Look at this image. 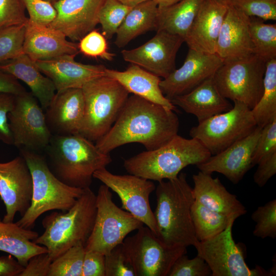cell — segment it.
Returning a JSON list of instances; mask_svg holds the SVG:
<instances>
[{
	"mask_svg": "<svg viewBox=\"0 0 276 276\" xmlns=\"http://www.w3.org/2000/svg\"><path fill=\"white\" fill-rule=\"evenodd\" d=\"M179 127L174 110L133 95L128 97L113 125L95 145L106 154L131 143L152 150L177 135Z\"/></svg>",
	"mask_w": 276,
	"mask_h": 276,
	"instance_id": "obj_1",
	"label": "cell"
},
{
	"mask_svg": "<svg viewBox=\"0 0 276 276\" xmlns=\"http://www.w3.org/2000/svg\"><path fill=\"white\" fill-rule=\"evenodd\" d=\"M7 117L13 145L33 151L47 147L53 134L42 107L31 93L15 96Z\"/></svg>",
	"mask_w": 276,
	"mask_h": 276,
	"instance_id": "obj_12",
	"label": "cell"
},
{
	"mask_svg": "<svg viewBox=\"0 0 276 276\" xmlns=\"http://www.w3.org/2000/svg\"><path fill=\"white\" fill-rule=\"evenodd\" d=\"M122 245L136 276H168L176 259L187 253V247L166 245L144 225Z\"/></svg>",
	"mask_w": 276,
	"mask_h": 276,
	"instance_id": "obj_11",
	"label": "cell"
},
{
	"mask_svg": "<svg viewBox=\"0 0 276 276\" xmlns=\"http://www.w3.org/2000/svg\"><path fill=\"white\" fill-rule=\"evenodd\" d=\"M48 252L33 256L19 276H48L52 262Z\"/></svg>",
	"mask_w": 276,
	"mask_h": 276,
	"instance_id": "obj_49",
	"label": "cell"
},
{
	"mask_svg": "<svg viewBox=\"0 0 276 276\" xmlns=\"http://www.w3.org/2000/svg\"><path fill=\"white\" fill-rule=\"evenodd\" d=\"M79 41V52L85 56L111 61L116 56L109 51L107 39L97 30L89 32Z\"/></svg>",
	"mask_w": 276,
	"mask_h": 276,
	"instance_id": "obj_39",
	"label": "cell"
},
{
	"mask_svg": "<svg viewBox=\"0 0 276 276\" xmlns=\"http://www.w3.org/2000/svg\"><path fill=\"white\" fill-rule=\"evenodd\" d=\"M156 196L153 213L157 237L170 246H194L198 241L191 215L195 199L186 174L182 172L175 178L159 181Z\"/></svg>",
	"mask_w": 276,
	"mask_h": 276,
	"instance_id": "obj_2",
	"label": "cell"
},
{
	"mask_svg": "<svg viewBox=\"0 0 276 276\" xmlns=\"http://www.w3.org/2000/svg\"><path fill=\"white\" fill-rule=\"evenodd\" d=\"M106 185H101L96 199L94 225L85 245V250H95L104 255L123 243L131 232L144 224L132 214L119 208Z\"/></svg>",
	"mask_w": 276,
	"mask_h": 276,
	"instance_id": "obj_8",
	"label": "cell"
},
{
	"mask_svg": "<svg viewBox=\"0 0 276 276\" xmlns=\"http://www.w3.org/2000/svg\"><path fill=\"white\" fill-rule=\"evenodd\" d=\"M32 192V175L22 155L0 163V197L6 210L3 221L13 222L18 213L22 216L30 206Z\"/></svg>",
	"mask_w": 276,
	"mask_h": 276,
	"instance_id": "obj_16",
	"label": "cell"
},
{
	"mask_svg": "<svg viewBox=\"0 0 276 276\" xmlns=\"http://www.w3.org/2000/svg\"><path fill=\"white\" fill-rule=\"evenodd\" d=\"M21 154L32 175L33 192L29 208L16 223L32 229L37 219L44 213L69 210L84 189L71 187L60 180L51 171L45 158L35 151L22 149Z\"/></svg>",
	"mask_w": 276,
	"mask_h": 276,
	"instance_id": "obj_6",
	"label": "cell"
},
{
	"mask_svg": "<svg viewBox=\"0 0 276 276\" xmlns=\"http://www.w3.org/2000/svg\"><path fill=\"white\" fill-rule=\"evenodd\" d=\"M28 12L30 20L36 24L49 26L56 15L52 4L44 0H21Z\"/></svg>",
	"mask_w": 276,
	"mask_h": 276,
	"instance_id": "obj_44",
	"label": "cell"
},
{
	"mask_svg": "<svg viewBox=\"0 0 276 276\" xmlns=\"http://www.w3.org/2000/svg\"><path fill=\"white\" fill-rule=\"evenodd\" d=\"M26 91L25 87L13 75L0 70V93H7L14 96Z\"/></svg>",
	"mask_w": 276,
	"mask_h": 276,
	"instance_id": "obj_50",
	"label": "cell"
},
{
	"mask_svg": "<svg viewBox=\"0 0 276 276\" xmlns=\"http://www.w3.org/2000/svg\"><path fill=\"white\" fill-rule=\"evenodd\" d=\"M105 276H136L122 243L105 255Z\"/></svg>",
	"mask_w": 276,
	"mask_h": 276,
	"instance_id": "obj_42",
	"label": "cell"
},
{
	"mask_svg": "<svg viewBox=\"0 0 276 276\" xmlns=\"http://www.w3.org/2000/svg\"><path fill=\"white\" fill-rule=\"evenodd\" d=\"M188 113L194 115L200 123L231 109L233 106L220 93L213 77L204 81L190 91L170 100Z\"/></svg>",
	"mask_w": 276,
	"mask_h": 276,
	"instance_id": "obj_26",
	"label": "cell"
},
{
	"mask_svg": "<svg viewBox=\"0 0 276 276\" xmlns=\"http://www.w3.org/2000/svg\"><path fill=\"white\" fill-rule=\"evenodd\" d=\"M256 222L253 235L262 239L276 237V199L259 206L252 214Z\"/></svg>",
	"mask_w": 276,
	"mask_h": 276,
	"instance_id": "obj_38",
	"label": "cell"
},
{
	"mask_svg": "<svg viewBox=\"0 0 276 276\" xmlns=\"http://www.w3.org/2000/svg\"><path fill=\"white\" fill-rule=\"evenodd\" d=\"M257 165L254 181L258 186L263 187L276 173V151L263 157Z\"/></svg>",
	"mask_w": 276,
	"mask_h": 276,
	"instance_id": "obj_48",
	"label": "cell"
},
{
	"mask_svg": "<svg viewBox=\"0 0 276 276\" xmlns=\"http://www.w3.org/2000/svg\"><path fill=\"white\" fill-rule=\"evenodd\" d=\"M96 195L87 188L67 211L53 212L42 221L43 233L34 241L45 246L52 261L79 243L84 245L93 230Z\"/></svg>",
	"mask_w": 276,
	"mask_h": 276,
	"instance_id": "obj_5",
	"label": "cell"
},
{
	"mask_svg": "<svg viewBox=\"0 0 276 276\" xmlns=\"http://www.w3.org/2000/svg\"><path fill=\"white\" fill-rule=\"evenodd\" d=\"M250 17L249 32L255 54L265 62L276 59V24Z\"/></svg>",
	"mask_w": 276,
	"mask_h": 276,
	"instance_id": "obj_34",
	"label": "cell"
},
{
	"mask_svg": "<svg viewBox=\"0 0 276 276\" xmlns=\"http://www.w3.org/2000/svg\"><path fill=\"white\" fill-rule=\"evenodd\" d=\"M227 7V4L219 0L203 2L185 38L189 49L216 53L219 34Z\"/></svg>",
	"mask_w": 276,
	"mask_h": 276,
	"instance_id": "obj_23",
	"label": "cell"
},
{
	"mask_svg": "<svg viewBox=\"0 0 276 276\" xmlns=\"http://www.w3.org/2000/svg\"><path fill=\"white\" fill-rule=\"evenodd\" d=\"M204 0H180L166 7L158 8L156 31L163 30L185 39Z\"/></svg>",
	"mask_w": 276,
	"mask_h": 276,
	"instance_id": "obj_31",
	"label": "cell"
},
{
	"mask_svg": "<svg viewBox=\"0 0 276 276\" xmlns=\"http://www.w3.org/2000/svg\"><path fill=\"white\" fill-rule=\"evenodd\" d=\"M38 236L31 229L13 221L4 222L0 218V251L12 256L24 267L33 256L48 252L45 246L34 241Z\"/></svg>",
	"mask_w": 276,
	"mask_h": 276,
	"instance_id": "obj_29",
	"label": "cell"
},
{
	"mask_svg": "<svg viewBox=\"0 0 276 276\" xmlns=\"http://www.w3.org/2000/svg\"><path fill=\"white\" fill-rule=\"evenodd\" d=\"M82 90L84 113L79 134L97 141L113 125L129 93L117 80L106 76L89 81Z\"/></svg>",
	"mask_w": 276,
	"mask_h": 276,
	"instance_id": "obj_7",
	"label": "cell"
},
{
	"mask_svg": "<svg viewBox=\"0 0 276 276\" xmlns=\"http://www.w3.org/2000/svg\"><path fill=\"white\" fill-rule=\"evenodd\" d=\"M24 268L10 255L0 257V276H19Z\"/></svg>",
	"mask_w": 276,
	"mask_h": 276,
	"instance_id": "obj_51",
	"label": "cell"
},
{
	"mask_svg": "<svg viewBox=\"0 0 276 276\" xmlns=\"http://www.w3.org/2000/svg\"><path fill=\"white\" fill-rule=\"evenodd\" d=\"M105 76L119 82L129 93L166 108L174 110L175 106L163 94L160 77L134 64L123 71L106 68Z\"/></svg>",
	"mask_w": 276,
	"mask_h": 276,
	"instance_id": "obj_27",
	"label": "cell"
},
{
	"mask_svg": "<svg viewBox=\"0 0 276 276\" xmlns=\"http://www.w3.org/2000/svg\"><path fill=\"white\" fill-rule=\"evenodd\" d=\"M226 4H228V2H229L230 0H219Z\"/></svg>",
	"mask_w": 276,
	"mask_h": 276,
	"instance_id": "obj_55",
	"label": "cell"
},
{
	"mask_svg": "<svg viewBox=\"0 0 276 276\" xmlns=\"http://www.w3.org/2000/svg\"><path fill=\"white\" fill-rule=\"evenodd\" d=\"M46 2H48L50 3H51L52 4H53L54 3H55L57 0H44Z\"/></svg>",
	"mask_w": 276,
	"mask_h": 276,
	"instance_id": "obj_54",
	"label": "cell"
},
{
	"mask_svg": "<svg viewBox=\"0 0 276 276\" xmlns=\"http://www.w3.org/2000/svg\"><path fill=\"white\" fill-rule=\"evenodd\" d=\"M45 149L51 171L62 182L76 188H90L94 172L112 162L109 154L79 133L53 135Z\"/></svg>",
	"mask_w": 276,
	"mask_h": 276,
	"instance_id": "obj_3",
	"label": "cell"
},
{
	"mask_svg": "<svg viewBox=\"0 0 276 276\" xmlns=\"http://www.w3.org/2000/svg\"><path fill=\"white\" fill-rule=\"evenodd\" d=\"M185 254L179 257L172 266L168 276H210L211 270L203 258L197 255L189 259Z\"/></svg>",
	"mask_w": 276,
	"mask_h": 276,
	"instance_id": "obj_41",
	"label": "cell"
},
{
	"mask_svg": "<svg viewBox=\"0 0 276 276\" xmlns=\"http://www.w3.org/2000/svg\"><path fill=\"white\" fill-rule=\"evenodd\" d=\"M104 0H57L56 11L49 26L60 31L73 42L79 41L99 24V13Z\"/></svg>",
	"mask_w": 276,
	"mask_h": 276,
	"instance_id": "obj_19",
	"label": "cell"
},
{
	"mask_svg": "<svg viewBox=\"0 0 276 276\" xmlns=\"http://www.w3.org/2000/svg\"><path fill=\"white\" fill-rule=\"evenodd\" d=\"M14 102V95L0 93V139L7 144H13L7 114L13 108Z\"/></svg>",
	"mask_w": 276,
	"mask_h": 276,
	"instance_id": "obj_46",
	"label": "cell"
},
{
	"mask_svg": "<svg viewBox=\"0 0 276 276\" xmlns=\"http://www.w3.org/2000/svg\"><path fill=\"white\" fill-rule=\"evenodd\" d=\"M0 70L25 82L43 110L49 106L56 93L55 86L27 55L22 53L0 64Z\"/></svg>",
	"mask_w": 276,
	"mask_h": 276,
	"instance_id": "obj_28",
	"label": "cell"
},
{
	"mask_svg": "<svg viewBox=\"0 0 276 276\" xmlns=\"http://www.w3.org/2000/svg\"><path fill=\"white\" fill-rule=\"evenodd\" d=\"M59 31L49 26L31 21L26 23L22 52L34 61L55 58L65 55L76 56L78 43L70 41Z\"/></svg>",
	"mask_w": 276,
	"mask_h": 276,
	"instance_id": "obj_21",
	"label": "cell"
},
{
	"mask_svg": "<svg viewBox=\"0 0 276 276\" xmlns=\"http://www.w3.org/2000/svg\"><path fill=\"white\" fill-rule=\"evenodd\" d=\"M93 178L101 181L119 196L122 209L128 212L157 235L154 213L149 196L155 189L150 180L133 174H114L106 168L96 171Z\"/></svg>",
	"mask_w": 276,
	"mask_h": 276,
	"instance_id": "obj_14",
	"label": "cell"
},
{
	"mask_svg": "<svg viewBox=\"0 0 276 276\" xmlns=\"http://www.w3.org/2000/svg\"><path fill=\"white\" fill-rule=\"evenodd\" d=\"M157 4L158 8H164L171 6L180 0H153Z\"/></svg>",
	"mask_w": 276,
	"mask_h": 276,
	"instance_id": "obj_52",
	"label": "cell"
},
{
	"mask_svg": "<svg viewBox=\"0 0 276 276\" xmlns=\"http://www.w3.org/2000/svg\"><path fill=\"white\" fill-rule=\"evenodd\" d=\"M157 13L158 7L153 0L133 7L117 30L114 44L123 48L138 36L156 30Z\"/></svg>",
	"mask_w": 276,
	"mask_h": 276,
	"instance_id": "obj_30",
	"label": "cell"
},
{
	"mask_svg": "<svg viewBox=\"0 0 276 276\" xmlns=\"http://www.w3.org/2000/svg\"><path fill=\"white\" fill-rule=\"evenodd\" d=\"M234 103L231 109L199 123L190 131L191 137L198 140L212 155L247 136L257 126L251 109L242 102Z\"/></svg>",
	"mask_w": 276,
	"mask_h": 276,
	"instance_id": "obj_10",
	"label": "cell"
},
{
	"mask_svg": "<svg viewBox=\"0 0 276 276\" xmlns=\"http://www.w3.org/2000/svg\"><path fill=\"white\" fill-rule=\"evenodd\" d=\"M45 110L46 121L52 133H79L84 113L82 88H73L56 91Z\"/></svg>",
	"mask_w": 276,
	"mask_h": 276,
	"instance_id": "obj_24",
	"label": "cell"
},
{
	"mask_svg": "<svg viewBox=\"0 0 276 276\" xmlns=\"http://www.w3.org/2000/svg\"><path fill=\"white\" fill-rule=\"evenodd\" d=\"M25 30L26 23L0 30V64L24 53Z\"/></svg>",
	"mask_w": 276,
	"mask_h": 276,
	"instance_id": "obj_37",
	"label": "cell"
},
{
	"mask_svg": "<svg viewBox=\"0 0 276 276\" xmlns=\"http://www.w3.org/2000/svg\"><path fill=\"white\" fill-rule=\"evenodd\" d=\"M251 110L257 126L261 128L276 119V59L266 63L263 93Z\"/></svg>",
	"mask_w": 276,
	"mask_h": 276,
	"instance_id": "obj_33",
	"label": "cell"
},
{
	"mask_svg": "<svg viewBox=\"0 0 276 276\" xmlns=\"http://www.w3.org/2000/svg\"><path fill=\"white\" fill-rule=\"evenodd\" d=\"M232 219L226 228L215 237L198 241L194 247L197 255L209 266L212 276H263L270 275L259 266L250 269L246 264L242 247L233 239Z\"/></svg>",
	"mask_w": 276,
	"mask_h": 276,
	"instance_id": "obj_13",
	"label": "cell"
},
{
	"mask_svg": "<svg viewBox=\"0 0 276 276\" xmlns=\"http://www.w3.org/2000/svg\"><path fill=\"white\" fill-rule=\"evenodd\" d=\"M25 10L21 0H0V30L26 23Z\"/></svg>",
	"mask_w": 276,
	"mask_h": 276,
	"instance_id": "obj_43",
	"label": "cell"
},
{
	"mask_svg": "<svg viewBox=\"0 0 276 276\" xmlns=\"http://www.w3.org/2000/svg\"><path fill=\"white\" fill-rule=\"evenodd\" d=\"M82 276H105V255L95 250L85 251Z\"/></svg>",
	"mask_w": 276,
	"mask_h": 276,
	"instance_id": "obj_47",
	"label": "cell"
},
{
	"mask_svg": "<svg viewBox=\"0 0 276 276\" xmlns=\"http://www.w3.org/2000/svg\"><path fill=\"white\" fill-rule=\"evenodd\" d=\"M262 129L257 126L247 136L196 166L201 171L210 174L218 172L233 183H238L253 167L252 158Z\"/></svg>",
	"mask_w": 276,
	"mask_h": 276,
	"instance_id": "obj_18",
	"label": "cell"
},
{
	"mask_svg": "<svg viewBox=\"0 0 276 276\" xmlns=\"http://www.w3.org/2000/svg\"><path fill=\"white\" fill-rule=\"evenodd\" d=\"M85 245L79 243L54 260L48 276H82Z\"/></svg>",
	"mask_w": 276,
	"mask_h": 276,
	"instance_id": "obj_35",
	"label": "cell"
},
{
	"mask_svg": "<svg viewBox=\"0 0 276 276\" xmlns=\"http://www.w3.org/2000/svg\"><path fill=\"white\" fill-rule=\"evenodd\" d=\"M266 63L256 54L223 61L213 76L214 81L224 98L252 109L263 93Z\"/></svg>",
	"mask_w": 276,
	"mask_h": 276,
	"instance_id": "obj_9",
	"label": "cell"
},
{
	"mask_svg": "<svg viewBox=\"0 0 276 276\" xmlns=\"http://www.w3.org/2000/svg\"><path fill=\"white\" fill-rule=\"evenodd\" d=\"M191 215L195 236L199 241L210 239L223 232L236 218L211 210L194 200Z\"/></svg>",
	"mask_w": 276,
	"mask_h": 276,
	"instance_id": "obj_32",
	"label": "cell"
},
{
	"mask_svg": "<svg viewBox=\"0 0 276 276\" xmlns=\"http://www.w3.org/2000/svg\"><path fill=\"white\" fill-rule=\"evenodd\" d=\"M74 55L38 60L35 63L45 76L53 82L56 91L82 87L89 81L105 76L103 65L83 64L75 60Z\"/></svg>",
	"mask_w": 276,
	"mask_h": 276,
	"instance_id": "obj_22",
	"label": "cell"
},
{
	"mask_svg": "<svg viewBox=\"0 0 276 276\" xmlns=\"http://www.w3.org/2000/svg\"><path fill=\"white\" fill-rule=\"evenodd\" d=\"M231 5L249 17L276 20V0H230Z\"/></svg>",
	"mask_w": 276,
	"mask_h": 276,
	"instance_id": "obj_40",
	"label": "cell"
},
{
	"mask_svg": "<svg viewBox=\"0 0 276 276\" xmlns=\"http://www.w3.org/2000/svg\"><path fill=\"white\" fill-rule=\"evenodd\" d=\"M223 62L216 53L189 49L182 65L161 80V90L170 101L176 96L186 94L205 80L213 77Z\"/></svg>",
	"mask_w": 276,
	"mask_h": 276,
	"instance_id": "obj_17",
	"label": "cell"
},
{
	"mask_svg": "<svg viewBox=\"0 0 276 276\" xmlns=\"http://www.w3.org/2000/svg\"><path fill=\"white\" fill-rule=\"evenodd\" d=\"M211 155L198 140L177 134L155 149L125 159L124 167L129 174L159 182L176 178L183 168L200 164Z\"/></svg>",
	"mask_w": 276,
	"mask_h": 276,
	"instance_id": "obj_4",
	"label": "cell"
},
{
	"mask_svg": "<svg viewBox=\"0 0 276 276\" xmlns=\"http://www.w3.org/2000/svg\"><path fill=\"white\" fill-rule=\"evenodd\" d=\"M132 7L118 0H104L99 13V24L102 34L107 39L116 35L126 15Z\"/></svg>",
	"mask_w": 276,
	"mask_h": 276,
	"instance_id": "obj_36",
	"label": "cell"
},
{
	"mask_svg": "<svg viewBox=\"0 0 276 276\" xmlns=\"http://www.w3.org/2000/svg\"><path fill=\"white\" fill-rule=\"evenodd\" d=\"M250 17L231 5L219 34L216 54L223 61L255 54L249 32Z\"/></svg>",
	"mask_w": 276,
	"mask_h": 276,
	"instance_id": "obj_20",
	"label": "cell"
},
{
	"mask_svg": "<svg viewBox=\"0 0 276 276\" xmlns=\"http://www.w3.org/2000/svg\"><path fill=\"white\" fill-rule=\"evenodd\" d=\"M276 151V119L264 126L257 143L252 158L254 166L263 157Z\"/></svg>",
	"mask_w": 276,
	"mask_h": 276,
	"instance_id": "obj_45",
	"label": "cell"
},
{
	"mask_svg": "<svg viewBox=\"0 0 276 276\" xmlns=\"http://www.w3.org/2000/svg\"><path fill=\"white\" fill-rule=\"evenodd\" d=\"M183 42L179 35L159 30L142 45L122 50L121 55L125 61L165 78L176 69V55Z\"/></svg>",
	"mask_w": 276,
	"mask_h": 276,
	"instance_id": "obj_15",
	"label": "cell"
},
{
	"mask_svg": "<svg viewBox=\"0 0 276 276\" xmlns=\"http://www.w3.org/2000/svg\"><path fill=\"white\" fill-rule=\"evenodd\" d=\"M195 200L214 211L236 219L247 212L236 195L229 192L218 177L200 171L193 175Z\"/></svg>",
	"mask_w": 276,
	"mask_h": 276,
	"instance_id": "obj_25",
	"label": "cell"
},
{
	"mask_svg": "<svg viewBox=\"0 0 276 276\" xmlns=\"http://www.w3.org/2000/svg\"><path fill=\"white\" fill-rule=\"evenodd\" d=\"M122 3L130 7H133L139 4L148 0H118Z\"/></svg>",
	"mask_w": 276,
	"mask_h": 276,
	"instance_id": "obj_53",
	"label": "cell"
}]
</instances>
